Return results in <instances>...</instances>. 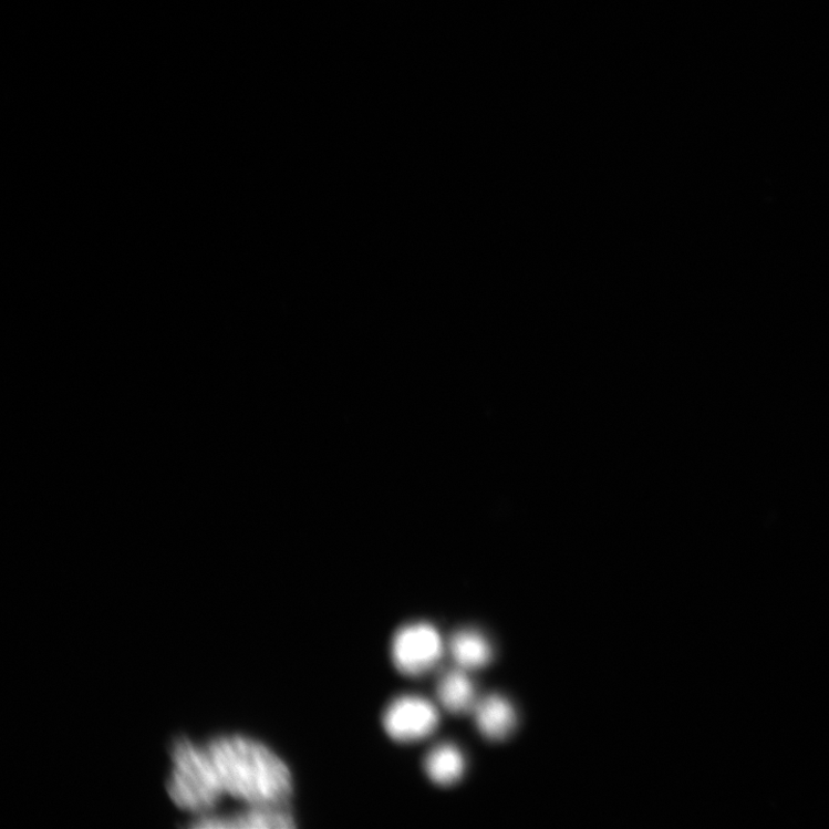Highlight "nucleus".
<instances>
[{"instance_id": "6", "label": "nucleus", "mask_w": 829, "mask_h": 829, "mask_svg": "<svg viewBox=\"0 0 829 829\" xmlns=\"http://www.w3.org/2000/svg\"><path fill=\"white\" fill-rule=\"evenodd\" d=\"M466 766L464 753L447 742L428 750L423 761L427 778L442 787L459 783L465 775Z\"/></svg>"}, {"instance_id": "3", "label": "nucleus", "mask_w": 829, "mask_h": 829, "mask_svg": "<svg viewBox=\"0 0 829 829\" xmlns=\"http://www.w3.org/2000/svg\"><path fill=\"white\" fill-rule=\"evenodd\" d=\"M437 706L419 695L395 697L383 714L386 734L397 743H415L431 737L439 727Z\"/></svg>"}, {"instance_id": "8", "label": "nucleus", "mask_w": 829, "mask_h": 829, "mask_svg": "<svg viewBox=\"0 0 829 829\" xmlns=\"http://www.w3.org/2000/svg\"><path fill=\"white\" fill-rule=\"evenodd\" d=\"M437 696L448 712L465 714L474 711L476 688L472 678L463 670L444 673L437 684Z\"/></svg>"}, {"instance_id": "7", "label": "nucleus", "mask_w": 829, "mask_h": 829, "mask_svg": "<svg viewBox=\"0 0 829 829\" xmlns=\"http://www.w3.org/2000/svg\"><path fill=\"white\" fill-rule=\"evenodd\" d=\"M453 661L463 670L488 666L494 656L490 642L473 629L456 632L448 644Z\"/></svg>"}, {"instance_id": "2", "label": "nucleus", "mask_w": 829, "mask_h": 829, "mask_svg": "<svg viewBox=\"0 0 829 829\" xmlns=\"http://www.w3.org/2000/svg\"><path fill=\"white\" fill-rule=\"evenodd\" d=\"M444 653L445 644L438 629L424 621L398 628L391 643L394 667L410 677L433 672L441 664Z\"/></svg>"}, {"instance_id": "4", "label": "nucleus", "mask_w": 829, "mask_h": 829, "mask_svg": "<svg viewBox=\"0 0 829 829\" xmlns=\"http://www.w3.org/2000/svg\"><path fill=\"white\" fill-rule=\"evenodd\" d=\"M196 828L290 829L297 827L293 815L286 807L248 808L245 811L194 819Z\"/></svg>"}, {"instance_id": "1", "label": "nucleus", "mask_w": 829, "mask_h": 829, "mask_svg": "<svg viewBox=\"0 0 829 829\" xmlns=\"http://www.w3.org/2000/svg\"><path fill=\"white\" fill-rule=\"evenodd\" d=\"M170 760L168 796L195 819L216 814L226 798L269 808L288 807L293 795L289 766L262 742L240 734L177 738Z\"/></svg>"}, {"instance_id": "5", "label": "nucleus", "mask_w": 829, "mask_h": 829, "mask_svg": "<svg viewBox=\"0 0 829 829\" xmlns=\"http://www.w3.org/2000/svg\"><path fill=\"white\" fill-rule=\"evenodd\" d=\"M474 713L479 733L491 740L505 739L517 724L516 712L511 705L497 695L477 702Z\"/></svg>"}]
</instances>
